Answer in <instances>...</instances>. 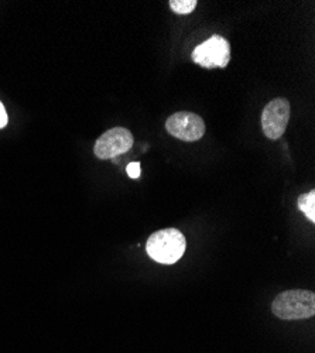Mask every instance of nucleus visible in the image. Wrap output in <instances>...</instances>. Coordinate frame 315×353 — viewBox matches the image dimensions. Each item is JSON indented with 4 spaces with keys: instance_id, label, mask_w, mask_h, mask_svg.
<instances>
[{
    "instance_id": "1",
    "label": "nucleus",
    "mask_w": 315,
    "mask_h": 353,
    "mask_svg": "<svg viewBox=\"0 0 315 353\" xmlns=\"http://www.w3.org/2000/svg\"><path fill=\"white\" fill-rule=\"evenodd\" d=\"M273 314L284 321L308 319L315 314V294L308 290H287L272 303Z\"/></svg>"
},
{
    "instance_id": "2",
    "label": "nucleus",
    "mask_w": 315,
    "mask_h": 353,
    "mask_svg": "<svg viewBox=\"0 0 315 353\" xmlns=\"http://www.w3.org/2000/svg\"><path fill=\"white\" fill-rule=\"evenodd\" d=\"M185 238L177 229H163L153 233L148 241L149 256L160 264H174L185 252Z\"/></svg>"
},
{
    "instance_id": "3",
    "label": "nucleus",
    "mask_w": 315,
    "mask_h": 353,
    "mask_svg": "<svg viewBox=\"0 0 315 353\" xmlns=\"http://www.w3.org/2000/svg\"><path fill=\"white\" fill-rule=\"evenodd\" d=\"M192 61L204 68H225L231 61V46L221 36H214L192 51Z\"/></svg>"
},
{
    "instance_id": "4",
    "label": "nucleus",
    "mask_w": 315,
    "mask_h": 353,
    "mask_svg": "<svg viewBox=\"0 0 315 353\" xmlns=\"http://www.w3.org/2000/svg\"><path fill=\"white\" fill-rule=\"evenodd\" d=\"M167 132L183 141L201 140L205 134V122L201 116L192 112H177L165 122Z\"/></svg>"
},
{
    "instance_id": "5",
    "label": "nucleus",
    "mask_w": 315,
    "mask_h": 353,
    "mask_svg": "<svg viewBox=\"0 0 315 353\" xmlns=\"http://www.w3.org/2000/svg\"><path fill=\"white\" fill-rule=\"evenodd\" d=\"M290 102L285 98H276L270 101L262 113V129L267 139L278 140L290 121Z\"/></svg>"
},
{
    "instance_id": "6",
    "label": "nucleus",
    "mask_w": 315,
    "mask_h": 353,
    "mask_svg": "<svg viewBox=\"0 0 315 353\" xmlns=\"http://www.w3.org/2000/svg\"><path fill=\"white\" fill-rule=\"evenodd\" d=\"M133 134L125 128H113L105 132L95 143L94 153L101 160L114 159L129 152L133 145Z\"/></svg>"
},
{
    "instance_id": "7",
    "label": "nucleus",
    "mask_w": 315,
    "mask_h": 353,
    "mask_svg": "<svg viewBox=\"0 0 315 353\" xmlns=\"http://www.w3.org/2000/svg\"><path fill=\"white\" fill-rule=\"evenodd\" d=\"M298 208L311 222H315V191L314 190L298 198Z\"/></svg>"
},
{
    "instance_id": "8",
    "label": "nucleus",
    "mask_w": 315,
    "mask_h": 353,
    "mask_svg": "<svg viewBox=\"0 0 315 353\" xmlns=\"http://www.w3.org/2000/svg\"><path fill=\"white\" fill-rule=\"evenodd\" d=\"M196 0H171L170 9L177 14H190L196 8Z\"/></svg>"
},
{
    "instance_id": "9",
    "label": "nucleus",
    "mask_w": 315,
    "mask_h": 353,
    "mask_svg": "<svg viewBox=\"0 0 315 353\" xmlns=\"http://www.w3.org/2000/svg\"><path fill=\"white\" fill-rule=\"evenodd\" d=\"M128 174L130 179H139L140 176V163L133 161L128 165Z\"/></svg>"
},
{
    "instance_id": "10",
    "label": "nucleus",
    "mask_w": 315,
    "mask_h": 353,
    "mask_svg": "<svg viewBox=\"0 0 315 353\" xmlns=\"http://www.w3.org/2000/svg\"><path fill=\"white\" fill-rule=\"evenodd\" d=\"M8 113H6V109L5 106L2 105V102H0V129L5 128L8 125Z\"/></svg>"
}]
</instances>
